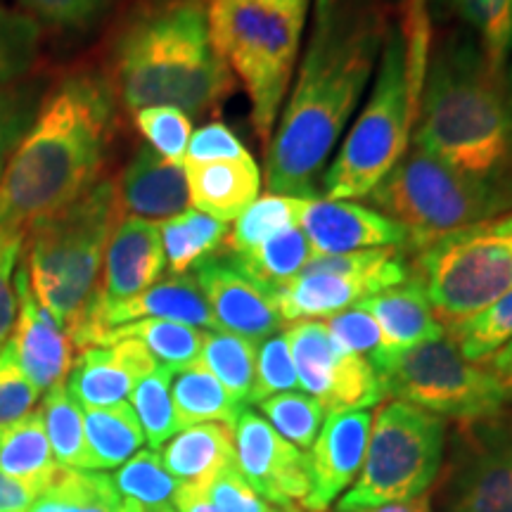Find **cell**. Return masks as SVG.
I'll list each match as a JSON object with an SVG mask.
<instances>
[{
    "label": "cell",
    "mask_w": 512,
    "mask_h": 512,
    "mask_svg": "<svg viewBox=\"0 0 512 512\" xmlns=\"http://www.w3.org/2000/svg\"><path fill=\"white\" fill-rule=\"evenodd\" d=\"M430 503L437 512H512V408L458 422Z\"/></svg>",
    "instance_id": "cell-12"
},
{
    "label": "cell",
    "mask_w": 512,
    "mask_h": 512,
    "mask_svg": "<svg viewBox=\"0 0 512 512\" xmlns=\"http://www.w3.org/2000/svg\"><path fill=\"white\" fill-rule=\"evenodd\" d=\"M256 347L259 344L238 335H230V332L207 330L197 361L223 384V389L235 401L247 406L249 389H252L254 382Z\"/></svg>",
    "instance_id": "cell-35"
},
{
    "label": "cell",
    "mask_w": 512,
    "mask_h": 512,
    "mask_svg": "<svg viewBox=\"0 0 512 512\" xmlns=\"http://www.w3.org/2000/svg\"><path fill=\"white\" fill-rule=\"evenodd\" d=\"M188 176L190 202L197 211L223 223L235 221L259 197L261 171L254 157L223 159V162L183 164Z\"/></svg>",
    "instance_id": "cell-24"
},
{
    "label": "cell",
    "mask_w": 512,
    "mask_h": 512,
    "mask_svg": "<svg viewBox=\"0 0 512 512\" xmlns=\"http://www.w3.org/2000/svg\"><path fill=\"white\" fill-rule=\"evenodd\" d=\"M325 328H328L330 337L337 342V347L347 351V354L363 356L368 361H373L380 354L382 332L377 328L375 318L358 304L330 316Z\"/></svg>",
    "instance_id": "cell-45"
},
{
    "label": "cell",
    "mask_w": 512,
    "mask_h": 512,
    "mask_svg": "<svg viewBox=\"0 0 512 512\" xmlns=\"http://www.w3.org/2000/svg\"><path fill=\"white\" fill-rule=\"evenodd\" d=\"M313 252L309 238L299 226L280 230L278 235L261 242L259 247L247 249L240 254H228L226 264L245 275L268 294L292 283L306 266L311 264Z\"/></svg>",
    "instance_id": "cell-26"
},
{
    "label": "cell",
    "mask_w": 512,
    "mask_h": 512,
    "mask_svg": "<svg viewBox=\"0 0 512 512\" xmlns=\"http://www.w3.org/2000/svg\"><path fill=\"white\" fill-rule=\"evenodd\" d=\"M249 152L240 138L221 121L197 128L190 136L188 150H185L183 164H204V162H223V159H240Z\"/></svg>",
    "instance_id": "cell-50"
},
{
    "label": "cell",
    "mask_w": 512,
    "mask_h": 512,
    "mask_svg": "<svg viewBox=\"0 0 512 512\" xmlns=\"http://www.w3.org/2000/svg\"><path fill=\"white\" fill-rule=\"evenodd\" d=\"M311 0H209L211 46L245 86L268 147L294 76Z\"/></svg>",
    "instance_id": "cell-5"
},
{
    "label": "cell",
    "mask_w": 512,
    "mask_h": 512,
    "mask_svg": "<svg viewBox=\"0 0 512 512\" xmlns=\"http://www.w3.org/2000/svg\"><path fill=\"white\" fill-rule=\"evenodd\" d=\"M411 271L444 330L475 316L512 290V209L418 249Z\"/></svg>",
    "instance_id": "cell-10"
},
{
    "label": "cell",
    "mask_w": 512,
    "mask_h": 512,
    "mask_svg": "<svg viewBox=\"0 0 512 512\" xmlns=\"http://www.w3.org/2000/svg\"><path fill=\"white\" fill-rule=\"evenodd\" d=\"M306 197L294 195H273L268 192L264 197H256L249 207L235 219L233 230L228 233L226 245L228 254H240L247 249L259 247L280 230L299 226V214H302Z\"/></svg>",
    "instance_id": "cell-36"
},
{
    "label": "cell",
    "mask_w": 512,
    "mask_h": 512,
    "mask_svg": "<svg viewBox=\"0 0 512 512\" xmlns=\"http://www.w3.org/2000/svg\"><path fill=\"white\" fill-rule=\"evenodd\" d=\"M273 512H302V510H297V508H278V510H273Z\"/></svg>",
    "instance_id": "cell-57"
},
{
    "label": "cell",
    "mask_w": 512,
    "mask_h": 512,
    "mask_svg": "<svg viewBox=\"0 0 512 512\" xmlns=\"http://www.w3.org/2000/svg\"><path fill=\"white\" fill-rule=\"evenodd\" d=\"M60 467L50 448L41 408L0 427V470L10 477L46 491Z\"/></svg>",
    "instance_id": "cell-27"
},
{
    "label": "cell",
    "mask_w": 512,
    "mask_h": 512,
    "mask_svg": "<svg viewBox=\"0 0 512 512\" xmlns=\"http://www.w3.org/2000/svg\"><path fill=\"white\" fill-rule=\"evenodd\" d=\"M460 22L472 31V41L489 72L505 74L512 57V0H453Z\"/></svg>",
    "instance_id": "cell-34"
},
{
    "label": "cell",
    "mask_w": 512,
    "mask_h": 512,
    "mask_svg": "<svg viewBox=\"0 0 512 512\" xmlns=\"http://www.w3.org/2000/svg\"><path fill=\"white\" fill-rule=\"evenodd\" d=\"M415 117L418 105L408 83L406 43L399 27H389L366 107L323 176L325 197L344 202L368 197L408 152Z\"/></svg>",
    "instance_id": "cell-7"
},
{
    "label": "cell",
    "mask_w": 512,
    "mask_h": 512,
    "mask_svg": "<svg viewBox=\"0 0 512 512\" xmlns=\"http://www.w3.org/2000/svg\"><path fill=\"white\" fill-rule=\"evenodd\" d=\"M41 413L57 463L72 470H95L86 430H83V408L67 392V384H55L43 394Z\"/></svg>",
    "instance_id": "cell-33"
},
{
    "label": "cell",
    "mask_w": 512,
    "mask_h": 512,
    "mask_svg": "<svg viewBox=\"0 0 512 512\" xmlns=\"http://www.w3.org/2000/svg\"><path fill=\"white\" fill-rule=\"evenodd\" d=\"M299 228L309 238L313 259L316 256L349 254L361 249L408 247V233L382 211L344 200L306 197Z\"/></svg>",
    "instance_id": "cell-16"
},
{
    "label": "cell",
    "mask_w": 512,
    "mask_h": 512,
    "mask_svg": "<svg viewBox=\"0 0 512 512\" xmlns=\"http://www.w3.org/2000/svg\"><path fill=\"white\" fill-rule=\"evenodd\" d=\"M368 197L406 228L408 247L422 249L451 230L503 214L512 204V185L460 174L415 145Z\"/></svg>",
    "instance_id": "cell-8"
},
{
    "label": "cell",
    "mask_w": 512,
    "mask_h": 512,
    "mask_svg": "<svg viewBox=\"0 0 512 512\" xmlns=\"http://www.w3.org/2000/svg\"><path fill=\"white\" fill-rule=\"evenodd\" d=\"M41 396L34 382L19 368L12 349L5 344V349L0 351V427L34 411Z\"/></svg>",
    "instance_id": "cell-46"
},
{
    "label": "cell",
    "mask_w": 512,
    "mask_h": 512,
    "mask_svg": "<svg viewBox=\"0 0 512 512\" xmlns=\"http://www.w3.org/2000/svg\"><path fill=\"white\" fill-rule=\"evenodd\" d=\"M482 366L489 370V375L496 380L503 399L512 403V342L505 344L503 349H498L489 361L482 363Z\"/></svg>",
    "instance_id": "cell-53"
},
{
    "label": "cell",
    "mask_w": 512,
    "mask_h": 512,
    "mask_svg": "<svg viewBox=\"0 0 512 512\" xmlns=\"http://www.w3.org/2000/svg\"><path fill=\"white\" fill-rule=\"evenodd\" d=\"M124 498L105 472L60 467L31 512H117Z\"/></svg>",
    "instance_id": "cell-32"
},
{
    "label": "cell",
    "mask_w": 512,
    "mask_h": 512,
    "mask_svg": "<svg viewBox=\"0 0 512 512\" xmlns=\"http://www.w3.org/2000/svg\"><path fill=\"white\" fill-rule=\"evenodd\" d=\"M446 418L406 401L380 406L366 458L335 512H358L430 496L446 456Z\"/></svg>",
    "instance_id": "cell-9"
},
{
    "label": "cell",
    "mask_w": 512,
    "mask_h": 512,
    "mask_svg": "<svg viewBox=\"0 0 512 512\" xmlns=\"http://www.w3.org/2000/svg\"><path fill=\"white\" fill-rule=\"evenodd\" d=\"M155 512H176L174 505H169V508H162V510H155Z\"/></svg>",
    "instance_id": "cell-58"
},
{
    "label": "cell",
    "mask_w": 512,
    "mask_h": 512,
    "mask_svg": "<svg viewBox=\"0 0 512 512\" xmlns=\"http://www.w3.org/2000/svg\"><path fill=\"white\" fill-rule=\"evenodd\" d=\"M415 145L460 174L512 185V67L489 72L472 36L430 53Z\"/></svg>",
    "instance_id": "cell-3"
},
{
    "label": "cell",
    "mask_w": 512,
    "mask_h": 512,
    "mask_svg": "<svg viewBox=\"0 0 512 512\" xmlns=\"http://www.w3.org/2000/svg\"><path fill=\"white\" fill-rule=\"evenodd\" d=\"M136 124L157 155L174 164H183L192 136L188 114L176 107H147L136 112Z\"/></svg>",
    "instance_id": "cell-44"
},
{
    "label": "cell",
    "mask_w": 512,
    "mask_h": 512,
    "mask_svg": "<svg viewBox=\"0 0 512 512\" xmlns=\"http://www.w3.org/2000/svg\"><path fill=\"white\" fill-rule=\"evenodd\" d=\"M31 15L57 29H86L107 8V0H22Z\"/></svg>",
    "instance_id": "cell-49"
},
{
    "label": "cell",
    "mask_w": 512,
    "mask_h": 512,
    "mask_svg": "<svg viewBox=\"0 0 512 512\" xmlns=\"http://www.w3.org/2000/svg\"><path fill=\"white\" fill-rule=\"evenodd\" d=\"M174 368L159 366L145 375L131 392V408L136 411L145 441L150 448H162L178 432V420L171 401V380Z\"/></svg>",
    "instance_id": "cell-39"
},
{
    "label": "cell",
    "mask_w": 512,
    "mask_h": 512,
    "mask_svg": "<svg viewBox=\"0 0 512 512\" xmlns=\"http://www.w3.org/2000/svg\"><path fill=\"white\" fill-rule=\"evenodd\" d=\"M411 275L403 247L316 256L292 283L275 290L271 299L283 323L330 318L387 287L406 283Z\"/></svg>",
    "instance_id": "cell-13"
},
{
    "label": "cell",
    "mask_w": 512,
    "mask_h": 512,
    "mask_svg": "<svg viewBox=\"0 0 512 512\" xmlns=\"http://www.w3.org/2000/svg\"><path fill=\"white\" fill-rule=\"evenodd\" d=\"M114 86L128 110H214L233 79L209 36L207 0H155L128 17L112 50Z\"/></svg>",
    "instance_id": "cell-4"
},
{
    "label": "cell",
    "mask_w": 512,
    "mask_h": 512,
    "mask_svg": "<svg viewBox=\"0 0 512 512\" xmlns=\"http://www.w3.org/2000/svg\"><path fill=\"white\" fill-rule=\"evenodd\" d=\"M114 126L100 76H64L43 98L0 178V238H24L95 185Z\"/></svg>",
    "instance_id": "cell-2"
},
{
    "label": "cell",
    "mask_w": 512,
    "mask_h": 512,
    "mask_svg": "<svg viewBox=\"0 0 512 512\" xmlns=\"http://www.w3.org/2000/svg\"><path fill=\"white\" fill-rule=\"evenodd\" d=\"M41 48V24L22 12L0 10V88L22 79Z\"/></svg>",
    "instance_id": "cell-41"
},
{
    "label": "cell",
    "mask_w": 512,
    "mask_h": 512,
    "mask_svg": "<svg viewBox=\"0 0 512 512\" xmlns=\"http://www.w3.org/2000/svg\"><path fill=\"white\" fill-rule=\"evenodd\" d=\"M166 266L174 275H188L216 254L228 238V223L197 209H185L174 219L159 223Z\"/></svg>",
    "instance_id": "cell-30"
},
{
    "label": "cell",
    "mask_w": 512,
    "mask_h": 512,
    "mask_svg": "<svg viewBox=\"0 0 512 512\" xmlns=\"http://www.w3.org/2000/svg\"><path fill=\"white\" fill-rule=\"evenodd\" d=\"M114 486L121 498H131L143 505L147 512L169 508L181 482L166 470L162 456L155 448H145L136 456L128 458L124 465L114 472Z\"/></svg>",
    "instance_id": "cell-37"
},
{
    "label": "cell",
    "mask_w": 512,
    "mask_h": 512,
    "mask_svg": "<svg viewBox=\"0 0 512 512\" xmlns=\"http://www.w3.org/2000/svg\"><path fill=\"white\" fill-rule=\"evenodd\" d=\"M171 401H174L178 430L202 422H221L233 430L235 420L245 408L200 361L176 370L171 380Z\"/></svg>",
    "instance_id": "cell-28"
},
{
    "label": "cell",
    "mask_w": 512,
    "mask_h": 512,
    "mask_svg": "<svg viewBox=\"0 0 512 512\" xmlns=\"http://www.w3.org/2000/svg\"><path fill=\"white\" fill-rule=\"evenodd\" d=\"M83 430L98 472L117 470L145 444L143 427L128 401L83 408Z\"/></svg>",
    "instance_id": "cell-29"
},
{
    "label": "cell",
    "mask_w": 512,
    "mask_h": 512,
    "mask_svg": "<svg viewBox=\"0 0 512 512\" xmlns=\"http://www.w3.org/2000/svg\"><path fill=\"white\" fill-rule=\"evenodd\" d=\"M219 512H273L264 498L245 482L238 467L228 465L214 477L197 484Z\"/></svg>",
    "instance_id": "cell-47"
},
{
    "label": "cell",
    "mask_w": 512,
    "mask_h": 512,
    "mask_svg": "<svg viewBox=\"0 0 512 512\" xmlns=\"http://www.w3.org/2000/svg\"><path fill=\"white\" fill-rule=\"evenodd\" d=\"M380 0H316L292 95L266 147L273 195L313 197L387 38Z\"/></svg>",
    "instance_id": "cell-1"
},
{
    "label": "cell",
    "mask_w": 512,
    "mask_h": 512,
    "mask_svg": "<svg viewBox=\"0 0 512 512\" xmlns=\"http://www.w3.org/2000/svg\"><path fill=\"white\" fill-rule=\"evenodd\" d=\"M259 411L280 437L297 448H311L325 422V408L304 392H283L259 403Z\"/></svg>",
    "instance_id": "cell-40"
},
{
    "label": "cell",
    "mask_w": 512,
    "mask_h": 512,
    "mask_svg": "<svg viewBox=\"0 0 512 512\" xmlns=\"http://www.w3.org/2000/svg\"><path fill=\"white\" fill-rule=\"evenodd\" d=\"M166 470L181 484H200L214 477L223 467L235 465L233 430L221 422L178 430L159 451Z\"/></svg>",
    "instance_id": "cell-25"
},
{
    "label": "cell",
    "mask_w": 512,
    "mask_h": 512,
    "mask_svg": "<svg viewBox=\"0 0 512 512\" xmlns=\"http://www.w3.org/2000/svg\"><path fill=\"white\" fill-rule=\"evenodd\" d=\"M358 512H432V503H430V496H422V498H413V501L389 503V505H380V508H368Z\"/></svg>",
    "instance_id": "cell-55"
},
{
    "label": "cell",
    "mask_w": 512,
    "mask_h": 512,
    "mask_svg": "<svg viewBox=\"0 0 512 512\" xmlns=\"http://www.w3.org/2000/svg\"><path fill=\"white\" fill-rule=\"evenodd\" d=\"M117 216V183L100 181L27 235L29 287L67 335L93 304Z\"/></svg>",
    "instance_id": "cell-6"
},
{
    "label": "cell",
    "mask_w": 512,
    "mask_h": 512,
    "mask_svg": "<svg viewBox=\"0 0 512 512\" xmlns=\"http://www.w3.org/2000/svg\"><path fill=\"white\" fill-rule=\"evenodd\" d=\"M24 249V238H0V351L10 342L17 323V264Z\"/></svg>",
    "instance_id": "cell-51"
},
{
    "label": "cell",
    "mask_w": 512,
    "mask_h": 512,
    "mask_svg": "<svg viewBox=\"0 0 512 512\" xmlns=\"http://www.w3.org/2000/svg\"><path fill=\"white\" fill-rule=\"evenodd\" d=\"M446 0H403L401 34L406 43V69L411 95L415 105H420L422 83H425L427 64L432 53V12Z\"/></svg>",
    "instance_id": "cell-43"
},
{
    "label": "cell",
    "mask_w": 512,
    "mask_h": 512,
    "mask_svg": "<svg viewBox=\"0 0 512 512\" xmlns=\"http://www.w3.org/2000/svg\"><path fill=\"white\" fill-rule=\"evenodd\" d=\"M235 467L268 505L297 508L311 489L309 456L273 430L252 408H242L233 425Z\"/></svg>",
    "instance_id": "cell-15"
},
{
    "label": "cell",
    "mask_w": 512,
    "mask_h": 512,
    "mask_svg": "<svg viewBox=\"0 0 512 512\" xmlns=\"http://www.w3.org/2000/svg\"><path fill=\"white\" fill-rule=\"evenodd\" d=\"M34 93L24 88H0V178L5 174L8 159L24 136L36 114Z\"/></svg>",
    "instance_id": "cell-48"
},
{
    "label": "cell",
    "mask_w": 512,
    "mask_h": 512,
    "mask_svg": "<svg viewBox=\"0 0 512 512\" xmlns=\"http://www.w3.org/2000/svg\"><path fill=\"white\" fill-rule=\"evenodd\" d=\"M373 368L384 396L413 403L441 418L477 420L508 406L489 370L467 361L446 332L399 354L375 358Z\"/></svg>",
    "instance_id": "cell-11"
},
{
    "label": "cell",
    "mask_w": 512,
    "mask_h": 512,
    "mask_svg": "<svg viewBox=\"0 0 512 512\" xmlns=\"http://www.w3.org/2000/svg\"><path fill=\"white\" fill-rule=\"evenodd\" d=\"M370 411L328 413L313 441L309 456L311 489L302 508L325 512L356 482L366 458L370 437Z\"/></svg>",
    "instance_id": "cell-17"
},
{
    "label": "cell",
    "mask_w": 512,
    "mask_h": 512,
    "mask_svg": "<svg viewBox=\"0 0 512 512\" xmlns=\"http://www.w3.org/2000/svg\"><path fill=\"white\" fill-rule=\"evenodd\" d=\"M285 337L299 389L318 399L325 413L368 411L384 399L373 363L339 349L325 323L299 320L285 330Z\"/></svg>",
    "instance_id": "cell-14"
},
{
    "label": "cell",
    "mask_w": 512,
    "mask_h": 512,
    "mask_svg": "<svg viewBox=\"0 0 512 512\" xmlns=\"http://www.w3.org/2000/svg\"><path fill=\"white\" fill-rule=\"evenodd\" d=\"M204 332L207 330L192 328V325L185 323H174V320L145 318L105 330L98 337V342H95V347H105V344L117 342V339H138L155 356L157 363L181 370L200 358Z\"/></svg>",
    "instance_id": "cell-31"
},
{
    "label": "cell",
    "mask_w": 512,
    "mask_h": 512,
    "mask_svg": "<svg viewBox=\"0 0 512 512\" xmlns=\"http://www.w3.org/2000/svg\"><path fill=\"white\" fill-rule=\"evenodd\" d=\"M166 266L159 223L124 216L112 230L102 261L93 306H112L138 297L159 283Z\"/></svg>",
    "instance_id": "cell-19"
},
{
    "label": "cell",
    "mask_w": 512,
    "mask_h": 512,
    "mask_svg": "<svg viewBox=\"0 0 512 512\" xmlns=\"http://www.w3.org/2000/svg\"><path fill=\"white\" fill-rule=\"evenodd\" d=\"M460 354L472 363H484L512 342V290L463 323L446 328Z\"/></svg>",
    "instance_id": "cell-38"
},
{
    "label": "cell",
    "mask_w": 512,
    "mask_h": 512,
    "mask_svg": "<svg viewBox=\"0 0 512 512\" xmlns=\"http://www.w3.org/2000/svg\"><path fill=\"white\" fill-rule=\"evenodd\" d=\"M15 285L19 311L8 347L15 354L24 375L34 382L38 392L46 394L55 384L67 382V375L76 358V349L67 330L36 302L24 266H19Z\"/></svg>",
    "instance_id": "cell-18"
},
{
    "label": "cell",
    "mask_w": 512,
    "mask_h": 512,
    "mask_svg": "<svg viewBox=\"0 0 512 512\" xmlns=\"http://www.w3.org/2000/svg\"><path fill=\"white\" fill-rule=\"evenodd\" d=\"M119 214L164 223L190 209L185 166L174 164L152 147H140L117 183Z\"/></svg>",
    "instance_id": "cell-22"
},
{
    "label": "cell",
    "mask_w": 512,
    "mask_h": 512,
    "mask_svg": "<svg viewBox=\"0 0 512 512\" xmlns=\"http://www.w3.org/2000/svg\"><path fill=\"white\" fill-rule=\"evenodd\" d=\"M174 510L176 512H219L216 505L204 496V491L197 484H181L174 496Z\"/></svg>",
    "instance_id": "cell-54"
},
{
    "label": "cell",
    "mask_w": 512,
    "mask_h": 512,
    "mask_svg": "<svg viewBox=\"0 0 512 512\" xmlns=\"http://www.w3.org/2000/svg\"><path fill=\"white\" fill-rule=\"evenodd\" d=\"M358 306L375 318L377 328L382 332V349L375 358L399 354V351L418 347V344L430 342L446 332L434 316L420 280L413 275L406 283L387 287V290L363 299Z\"/></svg>",
    "instance_id": "cell-23"
},
{
    "label": "cell",
    "mask_w": 512,
    "mask_h": 512,
    "mask_svg": "<svg viewBox=\"0 0 512 512\" xmlns=\"http://www.w3.org/2000/svg\"><path fill=\"white\" fill-rule=\"evenodd\" d=\"M41 494L43 489L38 486L19 482L0 470V512H31Z\"/></svg>",
    "instance_id": "cell-52"
},
{
    "label": "cell",
    "mask_w": 512,
    "mask_h": 512,
    "mask_svg": "<svg viewBox=\"0 0 512 512\" xmlns=\"http://www.w3.org/2000/svg\"><path fill=\"white\" fill-rule=\"evenodd\" d=\"M117 512H147L143 505L140 503H136V501H131V498H124V501H121V505H119V510Z\"/></svg>",
    "instance_id": "cell-56"
},
{
    "label": "cell",
    "mask_w": 512,
    "mask_h": 512,
    "mask_svg": "<svg viewBox=\"0 0 512 512\" xmlns=\"http://www.w3.org/2000/svg\"><path fill=\"white\" fill-rule=\"evenodd\" d=\"M299 377L294 370V361L290 354V344H287L285 332H275L266 337L264 342L256 347V363H254V382L249 389L247 403H256L271 399L275 394L297 392Z\"/></svg>",
    "instance_id": "cell-42"
},
{
    "label": "cell",
    "mask_w": 512,
    "mask_h": 512,
    "mask_svg": "<svg viewBox=\"0 0 512 512\" xmlns=\"http://www.w3.org/2000/svg\"><path fill=\"white\" fill-rule=\"evenodd\" d=\"M159 363L138 339H117L105 347L81 349L67 375V392L81 408L126 401L133 387Z\"/></svg>",
    "instance_id": "cell-21"
},
{
    "label": "cell",
    "mask_w": 512,
    "mask_h": 512,
    "mask_svg": "<svg viewBox=\"0 0 512 512\" xmlns=\"http://www.w3.org/2000/svg\"><path fill=\"white\" fill-rule=\"evenodd\" d=\"M195 280L207 299L216 328L249 342L261 344L283 328V318L275 309L271 294L223 259L204 261L195 268Z\"/></svg>",
    "instance_id": "cell-20"
}]
</instances>
